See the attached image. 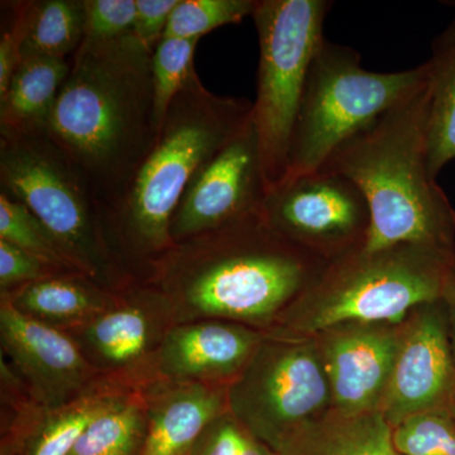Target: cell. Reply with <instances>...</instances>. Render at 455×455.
<instances>
[{
    "label": "cell",
    "instance_id": "1f68e13d",
    "mask_svg": "<svg viewBox=\"0 0 455 455\" xmlns=\"http://www.w3.org/2000/svg\"><path fill=\"white\" fill-rule=\"evenodd\" d=\"M178 3L179 0H137L133 36L146 49L155 51L163 40Z\"/></svg>",
    "mask_w": 455,
    "mask_h": 455
},
{
    "label": "cell",
    "instance_id": "836d02e7",
    "mask_svg": "<svg viewBox=\"0 0 455 455\" xmlns=\"http://www.w3.org/2000/svg\"><path fill=\"white\" fill-rule=\"evenodd\" d=\"M442 300L444 302L447 311L449 343L455 362V265L449 271L444 290H443Z\"/></svg>",
    "mask_w": 455,
    "mask_h": 455
},
{
    "label": "cell",
    "instance_id": "4dcf8cb0",
    "mask_svg": "<svg viewBox=\"0 0 455 455\" xmlns=\"http://www.w3.org/2000/svg\"><path fill=\"white\" fill-rule=\"evenodd\" d=\"M44 260L0 239V293L57 274Z\"/></svg>",
    "mask_w": 455,
    "mask_h": 455
},
{
    "label": "cell",
    "instance_id": "d6986e66",
    "mask_svg": "<svg viewBox=\"0 0 455 455\" xmlns=\"http://www.w3.org/2000/svg\"><path fill=\"white\" fill-rule=\"evenodd\" d=\"M116 292L79 272H57L0 295L23 315L71 331L108 309L116 300Z\"/></svg>",
    "mask_w": 455,
    "mask_h": 455
},
{
    "label": "cell",
    "instance_id": "6da1fadb",
    "mask_svg": "<svg viewBox=\"0 0 455 455\" xmlns=\"http://www.w3.org/2000/svg\"><path fill=\"white\" fill-rule=\"evenodd\" d=\"M326 265L259 211L173 244L140 281L169 300L176 323L220 319L268 331Z\"/></svg>",
    "mask_w": 455,
    "mask_h": 455
},
{
    "label": "cell",
    "instance_id": "ffe728a7",
    "mask_svg": "<svg viewBox=\"0 0 455 455\" xmlns=\"http://www.w3.org/2000/svg\"><path fill=\"white\" fill-rule=\"evenodd\" d=\"M277 455H398L381 412L344 414L331 409L296 430Z\"/></svg>",
    "mask_w": 455,
    "mask_h": 455
},
{
    "label": "cell",
    "instance_id": "5b68a950",
    "mask_svg": "<svg viewBox=\"0 0 455 455\" xmlns=\"http://www.w3.org/2000/svg\"><path fill=\"white\" fill-rule=\"evenodd\" d=\"M455 256L401 244L331 260L265 333L314 335L343 323H403L442 299Z\"/></svg>",
    "mask_w": 455,
    "mask_h": 455
},
{
    "label": "cell",
    "instance_id": "3957f363",
    "mask_svg": "<svg viewBox=\"0 0 455 455\" xmlns=\"http://www.w3.org/2000/svg\"><path fill=\"white\" fill-rule=\"evenodd\" d=\"M427 83L343 143L322 169L366 197L364 250L411 244L455 256V211L429 167Z\"/></svg>",
    "mask_w": 455,
    "mask_h": 455
},
{
    "label": "cell",
    "instance_id": "e0dca14e",
    "mask_svg": "<svg viewBox=\"0 0 455 455\" xmlns=\"http://www.w3.org/2000/svg\"><path fill=\"white\" fill-rule=\"evenodd\" d=\"M140 388L147 416L140 455H188L209 424L228 411V386L157 379Z\"/></svg>",
    "mask_w": 455,
    "mask_h": 455
},
{
    "label": "cell",
    "instance_id": "9c48e42d",
    "mask_svg": "<svg viewBox=\"0 0 455 455\" xmlns=\"http://www.w3.org/2000/svg\"><path fill=\"white\" fill-rule=\"evenodd\" d=\"M227 397L228 411L275 451L296 430L333 409L313 335L265 333L228 385Z\"/></svg>",
    "mask_w": 455,
    "mask_h": 455
},
{
    "label": "cell",
    "instance_id": "2e32d148",
    "mask_svg": "<svg viewBox=\"0 0 455 455\" xmlns=\"http://www.w3.org/2000/svg\"><path fill=\"white\" fill-rule=\"evenodd\" d=\"M265 331L220 319L176 323L154 359L152 379L228 386L241 373Z\"/></svg>",
    "mask_w": 455,
    "mask_h": 455
},
{
    "label": "cell",
    "instance_id": "d4e9b609",
    "mask_svg": "<svg viewBox=\"0 0 455 455\" xmlns=\"http://www.w3.org/2000/svg\"><path fill=\"white\" fill-rule=\"evenodd\" d=\"M197 42L164 37L152 53L154 116L158 134L173 99L197 74L194 68Z\"/></svg>",
    "mask_w": 455,
    "mask_h": 455
},
{
    "label": "cell",
    "instance_id": "e575fe53",
    "mask_svg": "<svg viewBox=\"0 0 455 455\" xmlns=\"http://www.w3.org/2000/svg\"><path fill=\"white\" fill-rule=\"evenodd\" d=\"M451 411H453V414L455 415V401L453 406H451Z\"/></svg>",
    "mask_w": 455,
    "mask_h": 455
},
{
    "label": "cell",
    "instance_id": "7c38bea8",
    "mask_svg": "<svg viewBox=\"0 0 455 455\" xmlns=\"http://www.w3.org/2000/svg\"><path fill=\"white\" fill-rule=\"evenodd\" d=\"M267 196L253 116L196 176L171 220L173 244L259 212Z\"/></svg>",
    "mask_w": 455,
    "mask_h": 455
},
{
    "label": "cell",
    "instance_id": "4fadbf2b",
    "mask_svg": "<svg viewBox=\"0 0 455 455\" xmlns=\"http://www.w3.org/2000/svg\"><path fill=\"white\" fill-rule=\"evenodd\" d=\"M455 362L442 299L416 307L401 323L396 355L379 412L391 427L410 416L451 409Z\"/></svg>",
    "mask_w": 455,
    "mask_h": 455
},
{
    "label": "cell",
    "instance_id": "ba28073f",
    "mask_svg": "<svg viewBox=\"0 0 455 455\" xmlns=\"http://www.w3.org/2000/svg\"><path fill=\"white\" fill-rule=\"evenodd\" d=\"M328 0H257L252 18L259 62L253 122L266 188L286 178L290 143L311 62L320 44Z\"/></svg>",
    "mask_w": 455,
    "mask_h": 455
},
{
    "label": "cell",
    "instance_id": "52a82bcc",
    "mask_svg": "<svg viewBox=\"0 0 455 455\" xmlns=\"http://www.w3.org/2000/svg\"><path fill=\"white\" fill-rule=\"evenodd\" d=\"M427 83V62L411 70L373 73L362 66L357 51L323 41L302 92L283 181L322 169L346 140Z\"/></svg>",
    "mask_w": 455,
    "mask_h": 455
},
{
    "label": "cell",
    "instance_id": "7a4b0ae2",
    "mask_svg": "<svg viewBox=\"0 0 455 455\" xmlns=\"http://www.w3.org/2000/svg\"><path fill=\"white\" fill-rule=\"evenodd\" d=\"M152 53L133 33L100 44L83 41L47 125L106 220L157 140Z\"/></svg>",
    "mask_w": 455,
    "mask_h": 455
},
{
    "label": "cell",
    "instance_id": "f546056e",
    "mask_svg": "<svg viewBox=\"0 0 455 455\" xmlns=\"http://www.w3.org/2000/svg\"><path fill=\"white\" fill-rule=\"evenodd\" d=\"M85 37L100 44L121 40L133 33L137 0H84Z\"/></svg>",
    "mask_w": 455,
    "mask_h": 455
},
{
    "label": "cell",
    "instance_id": "44dd1931",
    "mask_svg": "<svg viewBox=\"0 0 455 455\" xmlns=\"http://www.w3.org/2000/svg\"><path fill=\"white\" fill-rule=\"evenodd\" d=\"M73 59H25L0 95V136L46 132Z\"/></svg>",
    "mask_w": 455,
    "mask_h": 455
},
{
    "label": "cell",
    "instance_id": "7402d4cb",
    "mask_svg": "<svg viewBox=\"0 0 455 455\" xmlns=\"http://www.w3.org/2000/svg\"><path fill=\"white\" fill-rule=\"evenodd\" d=\"M20 29V57L73 59L85 37L84 0L12 3Z\"/></svg>",
    "mask_w": 455,
    "mask_h": 455
},
{
    "label": "cell",
    "instance_id": "cb8c5ba5",
    "mask_svg": "<svg viewBox=\"0 0 455 455\" xmlns=\"http://www.w3.org/2000/svg\"><path fill=\"white\" fill-rule=\"evenodd\" d=\"M146 431L142 392L130 388L90 423L68 455H140Z\"/></svg>",
    "mask_w": 455,
    "mask_h": 455
},
{
    "label": "cell",
    "instance_id": "603a6c76",
    "mask_svg": "<svg viewBox=\"0 0 455 455\" xmlns=\"http://www.w3.org/2000/svg\"><path fill=\"white\" fill-rule=\"evenodd\" d=\"M427 66V152L431 175L455 160V20L433 42Z\"/></svg>",
    "mask_w": 455,
    "mask_h": 455
},
{
    "label": "cell",
    "instance_id": "f1b7e54d",
    "mask_svg": "<svg viewBox=\"0 0 455 455\" xmlns=\"http://www.w3.org/2000/svg\"><path fill=\"white\" fill-rule=\"evenodd\" d=\"M188 455H277L230 414L224 412L204 430Z\"/></svg>",
    "mask_w": 455,
    "mask_h": 455
},
{
    "label": "cell",
    "instance_id": "484cf974",
    "mask_svg": "<svg viewBox=\"0 0 455 455\" xmlns=\"http://www.w3.org/2000/svg\"><path fill=\"white\" fill-rule=\"evenodd\" d=\"M257 0H179L164 37L200 40L206 33L252 17Z\"/></svg>",
    "mask_w": 455,
    "mask_h": 455
},
{
    "label": "cell",
    "instance_id": "4316f807",
    "mask_svg": "<svg viewBox=\"0 0 455 455\" xmlns=\"http://www.w3.org/2000/svg\"><path fill=\"white\" fill-rule=\"evenodd\" d=\"M0 239L33 254L60 272H76L49 230L23 204L0 194Z\"/></svg>",
    "mask_w": 455,
    "mask_h": 455
},
{
    "label": "cell",
    "instance_id": "9a60e30c",
    "mask_svg": "<svg viewBox=\"0 0 455 455\" xmlns=\"http://www.w3.org/2000/svg\"><path fill=\"white\" fill-rule=\"evenodd\" d=\"M401 323H343L314 334L331 383L333 409L379 412L396 355Z\"/></svg>",
    "mask_w": 455,
    "mask_h": 455
},
{
    "label": "cell",
    "instance_id": "277c9868",
    "mask_svg": "<svg viewBox=\"0 0 455 455\" xmlns=\"http://www.w3.org/2000/svg\"><path fill=\"white\" fill-rule=\"evenodd\" d=\"M252 112V101L214 94L197 74L173 99L154 148L107 220L114 248L136 280L172 247L171 220L191 180Z\"/></svg>",
    "mask_w": 455,
    "mask_h": 455
},
{
    "label": "cell",
    "instance_id": "5bb4252c",
    "mask_svg": "<svg viewBox=\"0 0 455 455\" xmlns=\"http://www.w3.org/2000/svg\"><path fill=\"white\" fill-rule=\"evenodd\" d=\"M2 355L35 405H64L101 379L68 331L23 315L0 295Z\"/></svg>",
    "mask_w": 455,
    "mask_h": 455
},
{
    "label": "cell",
    "instance_id": "30bf717a",
    "mask_svg": "<svg viewBox=\"0 0 455 455\" xmlns=\"http://www.w3.org/2000/svg\"><path fill=\"white\" fill-rule=\"evenodd\" d=\"M259 212L275 232L326 263L363 247L371 228L361 190L325 169L286 180L268 191Z\"/></svg>",
    "mask_w": 455,
    "mask_h": 455
},
{
    "label": "cell",
    "instance_id": "ac0fdd59",
    "mask_svg": "<svg viewBox=\"0 0 455 455\" xmlns=\"http://www.w3.org/2000/svg\"><path fill=\"white\" fill-rule=\"evenodd\" d=\"M130 388L100 379L64 405L26 403L3 434L0 455H68L90 423Z\"/></svg>",
    "mask_w": 455,
    "mask_h": 455
},
{
    "label": "cell",
    "instance_id": "8992f818",
    "mask_svg": "<svg viewBox=\"0 0 455 455\" xmlns=\"http://www.w3.org/2000/svg\"><path fill=\"white\" fill-rule=\"evenodd\" d=\"M0 194L44 224L75 271L113 292L136 281L114 248L103 209L46 132L0 136Z\"/></svg>",
    "mask_w": 455,
    "mask_h": 455
},
{
    "label": "cell",
    "instance_id": "83f0119b",
    "mask_svg": "<svg viewBox=\"0 0 455 455\" xmlns=\"http://www.w3.org/2000/svg\"><path fill=\"white\" fill-rule=\"evenodd\" d=\"M398 455H455V415L451 409L410 416L392 427Z\"/></svg>",
    "mask_w": 455,
    "mask_h": 455
},
{
    "label": "cell",
    "instance_id": "d6a6232c",
    "mask_svg": "<svg viewBox=\"0 0 455 455\" xmlns=\"http://www.w3.org/2000/svg\"><path fill=\"white\" fill-rule=\"evenodd\" d=\"M9 7L12 9V17L7 22V27L3 28L0 37V95L7 92L9 83L22 61L20 25L13 7Z\"/></svg>",
    "mask_w": 455,
    "mask_h": 455
},
{
    "label": "cell",
    "instance_id": "8fae6325",
    "mask_svg": "<svg viewBox=\"0 0 455 455\" xmlns=\"http://www.w3.org/2000/svg\"><path fill=\"white\" fill-rule=\"evenodd\" d=\"M173 324L169 300L136 280L103 313L68 333L101 379L140 387L151 381L154 359Z\"/></svg>",
    "mask_w": 455,
    "mask_h": 455
}]
</instances>
